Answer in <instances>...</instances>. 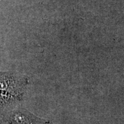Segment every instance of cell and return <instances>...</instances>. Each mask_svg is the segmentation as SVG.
<instances>
[{
    "label": "cell",
    "instance_id": "1",
    "mask_svg": "<svg viewBox=\"0 0 124 124\" xmlns=\"http://www.w3.org/2000/svg\"><path fill=\"white\" fill-rule=\"evenodd\" d=\"M26 85L24 78L12 72H0V91L17 100L23 95Z\"/></svg>",
    "mask_w": 124,
    "mask_h": 124
},
{
    "label": "cell",
    "instance_id": "2",
    "mask_svg": "<svg viewBox=\"0 0 124 124\" xmlns=\"http://www.w3.org/2000/svg\"><path fill=\"white\" fill-rule=\"evenodd\" d=\"M9 124H46L47 121L36 117L24 109L12 111L7 117Z\"/></svg>",
    "mask_w": 124,
    "mask_h": 124
}]
</instances>
